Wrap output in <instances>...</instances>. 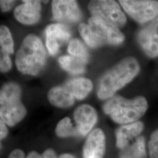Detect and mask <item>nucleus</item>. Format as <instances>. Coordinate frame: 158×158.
<instances>
[{"instance_id": "ddd939ff", "label": "nucleus", "mask_w": 158, "mask_h": 158, "mask_svg": "<svg viewBox=\"0 0 158 158\" xmlns=\"http://www.w3.org/2000/svg\"><path fill=\"white\" fill-rule=\"evenodd\" d=\"M40 1L27 0L15 7L14 16L17 21L25 25H33L38 22L41 16Z\"/></svg>"}, {"instance_id": "393cba45", "label": "nucleus", "mask_w": 158, "mask_h": 158, "mask_svg": "<svg viewBox=\"0 0 158 158\" xmlns=\"http://www.w3.org/2000/svg\"><path fill=\"white\" fill-rule=\"evenodd\" d=\"M7 158H25V154L22 150L15 149L10 154Z\"/></svg>"}, {"instance_id": "a211bd4d", "label": "nucleus", "mask_w": 158, "mask_h": 158, "mask_svg": "<svg viewBox=\"0 0 158 158\" xmlns=\"http://www.w3.org/2000/svg\"><path fill=\"white\" fill-rule=\"evenodd\" d=\"M59 63L63 70L73 75L82 74L86 70V62L73 56L65 55L59 57Z\"/></svg>"}, {"instance_id": "a878e982", "label": "nucleus", "mask_w": 158, "mask_h": 158, "mask_svg": "<svg viewBox=\"0 0 158 158\" xmlns=\"http://www.w3.org/2000/svg\"><path fill=\"white\" fill-rule=\"evenodd\" d=\"M0 138H1V140L5 139L6 136L7 135V133H8V130H7V128L6 127V124L3 121H0Z\"/></svg>"}, {"instance_id": "cd10ccee", "label": "nucleus", "mask_w": 158, "mask_h": 158, "mask_svg": "<svg viewBox=\"0 0 158 158\" xmlns=\"http://www.w3.org/2000/svg\"><path fill=\"white\" fill-rule=\"evenodd\" d=\"M26 158H42V155H40L35 151H32L28 154Z\"/></svg>"}, {"instance_id": "5701e85b", "label": "nucleus", "mask_w": 158, "mask_h": 158, "mask_svg": "<svg viewBox=\"0 0 158 158\" xmlns=\"http://www.w3.org/2000/svg\"><path fill=\"white\" fill-rule=\"evenodd\" d=\"M12 68V62L9 55L1 54L0 58V70L3 73L8 72Z\"/></svg>"}, {"instance_id": "dca6fc26", "label": "nucleus", "mask_w": 158, "mask_h": 158, "mask_svg": "<svg viewBox=\"0 0 158 158\" xmlns=\"http://www.w3.org/2000/svg\"><path fill=\"white\" fill-rule=\"evenodd\" d=\"M48 100L55 107L66 108L72 106L76 99L62 85L54 86L49 90Z\"/></svg>"}, {"instance_id": "412c9836", "label": "nucleus", "mask_w": 158, "mask_h": 158, "mask_svg": "<svg viewBox=\"0 0 158 158\" xmlns=\"http://www.w3.org/2000/svg\"><path fill=\"white\" fill-rule=\"evenodd\" d=\"M0 45L1 54H12L14 52V43L10 31L6 26L0 27Z\"/></svg>"}, {"instance_id": "f8f14e48", "label": "nucleus", "mask_w": 158, "mask_h": 158, "mask_svg": "<svg viewBox=\"0 0 158 158\" xmlns=\"http://www.w3.org/2000/svg\"><path fill=\"white\" fill-rule=\"evenodd\" d=\"M106 137L103 131L96 128L89 134L83 149V158H103Z\"/></svg>"}, {"instance_id": "4468645a", "label": "nucleus", "mask_w": 158, "mask_h": 158, "mask_svg": "<svg viewBox=\"0 0 158 158\" xmlns=\"http://www.w3.org/2000/svg\"><path fill=\"white\" fill-rule=\"evenodd\" d=\"M144 124L138 121L131 124H124L116 131V145L119 149H123L130 144V142L138 135L143 130Z\"/></svg>"}, {"instance_id": "aec40b11", "label": "nucleus", "mask_w": 158, "mask_h": 158, "mask_svg": "<svg viewBox=\"0 0 158 158\" xmlns=\"http://www.w3.org/2000/svg\"><path fill=\"white\" fill-rule=\"evenodd\" d=\"M68 51L71 56L82 59L85 62L87 63L89 59V54L87 48L84 43L78 39L71 40L68 44Z\"/></svg>"}, {"instance_id": "c85d7f7f", "label": "nucleus", "mask_w": 158, "mask_h": 158, "mask_svg": "<svg viewBox=\"0 0 158 158\" xmlns=\"http://www.w3.org/2000/svg\"><path fill=\"white\" fill-rule=\"evenodd\" d=\"M59 158H76L73 155H70V154H63L59 157Z\"/></svg>"}, {"instance_id": "f257e3e1", "label": "nucleus", "mask_w": 158, "mask_h": 158, "mask_svg": "<svg viewBox=\"0 0 158 158\" xmlns=\"http://www.w3.org/2000/svg\"><path fill=\"white\" fill-rule=\"evenodd\" d=\"M140 72V64L135 58L126 57L108 70L99 82L98 96L101 100L111 98L118 90L129 84Z\"/></svg>"}, {"instance_id": "1a4fd4ad", "label": "nucleus", "mask_w": 158, "mask_h": 158, "mask_svg": "<svg viewBox=\"0 0 158 158\" xmlns=\"http://www.w3.org/2000/svg\"><path fill=\"white\" fill-rule=\"evenodd\" d=\"M53 18L60 23H75L82 18V12L76 1L55 0L51 3Z\"/></svg>"}, {"instance_id": "4be33fe9", "label": "nucleus", "mask_w": 158, "mask_h": 158, "mask_svg": "<svg viewBox=\"0 0 158 158\" xmlns=\"http://www.w3.org/2000/svg\"><path fill=\"white\" fill-rule=\"evenodd\" d=\"M148 147L150 158H158V128L151 135Z\"/></svg>"}, {"instance_id": "6ab92c4d", "label": "nucleus", "mask_w": 158, "mask_h": 158, "mask_svg": "<svg viewBox=\"0 0 158 158\" xmlns=\"http://www.w3.org/2000/svg\"><path fill=\"white\" fill-rule=\"evenodd\" d=\"M57 136L60 138L68 137H79L81 136L78 128L75 127L71 122L70 118L65 117L60 120L57 124L56 130H55Z\"/></svg>"}, {"instance_id": "423d86ee", "label": "nucleus", "mask_w": 158, "mask_h": 158, "mask_svg": "<svg viewBox=\"0 0 158 158\" xmlns=\"http://www.w3.org/2000/svg\"><path fill=\"white\" fill-rule=\"evenodd\" d=\"M88 8L93 17L99 18L118 28L123 27L127 22L125 15L116 1H92L89 4Z\"/></svg>"}, {"instance_id": "6e6552de", "label": "nucleus", "mask_w": 158, "mask_h": 158, "mask_svg": "<svg viewBox=\"0 0 158 158\" xmlns=\"http://www.w3.org/2000/svg\"><path fill=\"white\" fill-rule=\"evenodd\" d=\"M137 41L147 56H158V15L138 31Z\"/></svg>"}, {"instance_id": "b1692460", "label": "nucleus", "mask_w": 158, "mask_h": 158, "mask_svg": "<svg viewBox=\"0 0 158 158\" xmlns=\"http://www.w3.org/2000/svg\"><path fill=\"white\" fill-rule=\"evenodd\" d=\"M15 1H9V0H2L0 2V6H1V10L2 12H7L13 8L15 5Z\"/></svg>"}, {"instance_id": "2eb2a0df", "label": "nucleus", "mask_w": 158, "mask_h": 158, "mask_svg": "<svg viewBox=\"0 0 158 158\" xmlns=\"http://www.w3.org/2000/svg\"><path fill=\"white\" fill-rule=\"evenodd\" d=\"M76 100H81L86 98L93 89L92 81L86 78L70 79L63 85Z\"/></svg>"}, {"instance_id": "0eeeda50", "label": "nucleus", "mask_w": 158, "mask_h": 158, "mask_svg": "<svg viewBox=\"0 0 158 158\" xmlns=\"http://www.w3.org/2000/svg\"><path fill=\"white\" fill-rule=\"evenodd\" d=\"M119 3L124 11L139 23H147L158 15L157 1L122 0Z\"/></svg>"}, {"instance_id": "f03ea898", "label": "nucleus", "mask_w": 158, "mask_h": 158, "mask_svg": "<svg viewBox=\"0 0 158 158\" xmlns=\"http://www.w3.org/2000/svg\"><path fill=\"white\" fill-rule=\"evenodd\" d=\"M78 30L85 43L93 48L105 45H119L124 40V35L118 27L97 17L89 18L87 23H81Z\"/></svg>"}, {"instance_id": "bb28decb", "label": "nucleus", "mask_w": 158, "mask_h": 158, "mask_svg": "<svg viewBox=\"0 0 158 158\" xmlns=\"http://www.w3.org/2000/svg\"><path fill=\"white\" fill-rule=\"evenodd\" d=\"M42 158H57V156L54 149H48L42 154Z\"/></svg>"}, {"instance_id": "9d476101", "label": "nucleus", "mask_w": 158, "mask_h": 158, "mask_svg": "<svg viewBox=\"0 0 158 158\" xmlns=\"http://www.w3.org/2000/svg\"><path fill=\"white\" fill-rule=\"evenodd\" d=\"M45 44L51 56L58 54L61 46L68 42L71 37L69 28L63 23H53L48 26L45 30Z\"/></svg>"}, {"instance_id": "20e7f679", "label": "nucleus", "mask_w": 158, "mask_h": 158, "mask_svg": "<svg viewBox=\"0 0 158 158\" xmlns=\"http://www.w3.org/2000/svg\"><path fill=\"white\" fill-rule=\"evenodd\" d=\"M148 108L144 97L138 96L129 100L122 96L110 98L103 106V111L118 124H127L138 122Z\"/></svg>"}, {"instance_id": "f3484780", "label": "nucleus", "mask_w": 158, "mask_h": 158, "mask_svg": "<svg viewBox=\"0 0 158 158\" xmlns=\"http://www.w3.org/2000/svg\"><path fill=\"white\" fill-rule=\"evenodd\" d=\"M120 158H147L146 142L143 136H138L133 143L122 149Z\"/></svg>"}, {"instance_id": "39448f33", "label": "nucleus", "mask_w": 158, "mask_h": 158, "mask_svg": "<svg viewBox=\"0 0 158 158\" xmlns=\"http://www.w3.org/2000/svg\"><path fill=\"white\" fill-rule=\"evenodd\" d=\"M21 89L15 82H8L0 91V117L7 125L15 126L25 117L27 110L21 100Z\"/></svg>"}, {"instance_id": "9b49d317", "label": "nucleus", "mask_w": 158, "mask_h": 158, "mask_svg": "<svg viewBox=\"0 0 158 158\" xmlns=\"http://www.w3.org/2000/svg\"><path fill=\"white\" fill-rule=\"evenodd\" d=\"M73 117L81 136H86L89 134L98 122L96 110L88 104L78 106L75 110Z\"/></svg>"}, {"instance_id": "7ed1b4c3", "label": "nucleus", "mask_w": 158, "mask_h": 158, "mask_svg": "<svg viewBox=\"0 0 158 158\" xmlns=\"http://www.w3.org/2000/svg\"><path fill=\"white\" fill-rule=\"evenodd\" d=\"M46 52L42 40L35 35L25 37L15 56L17 69L23 74L37 76L44 68Z\"/></svg>"}]
</instances>
